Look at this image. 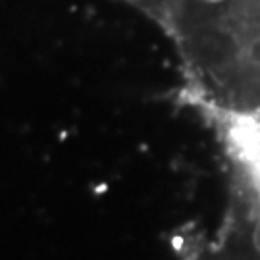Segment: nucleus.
Here are the masks:
<instances>
[{
	"instance_id": "2",
	"label": "nucleus",
	"mask_w": 260,
	"mask_h": 260,
	"mask_svg": "<svg viewBox=\"0 0 260 260\" xmlns=\"http://www.w3.org/2000/svg\"><path fill=\"white\" fill-rule=\"evenodd\" d=\"M203 2H206V4H222L225 0H203Z\"/></svg>"
},
{
	"instance_id": "1",
	"label": "nucleus",
	"mask_w": 260,
	"mask_h": 260,
	"mask_svg": "<svg viewBox=\"0 0 260 260\" xmlns=\"http://www.w3.org/2000/svg\"><path fill=\"white\" fill-rule=\"evenodd\" d=\"M245 62L252 68H258L260 70V33L247 43L245 47Z\"/></svg>"
}]
</instances>
